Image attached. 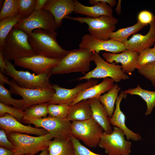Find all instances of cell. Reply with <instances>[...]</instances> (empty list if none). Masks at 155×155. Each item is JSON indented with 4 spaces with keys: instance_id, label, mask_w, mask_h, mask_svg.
I'll return each instance as SVG.
<instances>
[{
    "instance_id": "1",
    "label": "cell",
    "mask_w": 155,
    "mask_h": 155,
    "mask_svg": "<svg viewBox=\"0 0 155 155\" xmlns=\"http://www.w3.org/2000/svg\"><path fill=\"white\" fill-rule=\"evenodd\" d=\"M57 34L55 32L36 29L28 35V40L37 54L61 60L65 55L67 51L58 44Z\"/></svg>"
},
{
    "instance_id": "2",
    "label": "cell",
    "mask_w": 155,
    "mask_h": 155,
    "mask_svg": "<svg viewBox=\"0 0 155 155\" xmlns=\"http://www.w3.org/2000/svg\"><path fill=\"white\" fill-rule=\"evenodd\" d=\"M94 52L79 48L67 51L58 64L49 72L51 75L74 72L84 73L90 70V62L93 61Z\"/></svg>"
},
{
    "instance_id": "3",
    "label": "cell",
    "mask_w": 155,
    "mask_h": 155,
    "mask_svg": "<svg viewBox=\"0 0 155 155\" xmlns=\"http://www.w3.org/2000/svg\"><path fill=\"white\" fill-rule=\"evenodd\" d=\"M6 134L8 139L14 146L13 155H34L48 148L53 138L49 133L38 136L15 132Z\"/></svg>"
},
{
    "instance_id": "4",
    "label": "cell",
    "mask_w": 155,
    "mask_h": 155,
    "mask_svg": "<svg viewBox=\"0 0 155 155\" xmlns=\"http://www.w3.org/2000/svg\"><path fill=\"white\" fill-rule=\"evenodd\" d=\"M28 35L14 27L6 38L3 48L0 49L4 59L10 61L37 55L29 44Z\"/></svg>"
},
{
    "instance_id": "5",
    "label": "cell",
    "mask_w": 155,
    "mask_h": 155,
    "mask_svg": "<svg viewBox=\"0 0 155 155\" xmlns=\"http://www.w3.org/2000/svg\"><path fill=\"white\" fill-rule=\"evenodd\" d=\"M4 59L7 65L5 74L12 78L20 87L29 89L52 87L50 82L49 73L36 75L27 71H18L9 61Z\"/></svg>"
},
{
    "instance_id": "6",
    "label": "cell",
    "mask_w": 155,
    "mask_h": 155,
    "mask_svg": "<svg viewBox=\"0 0 155 155\" xmlns=\"http://www.w3.org/2000/svg\"><path fill=\"white\" fill-rule=\"evenodd\" d=\"M65 18L78 21L81 24H86L88 26V29L90 34L104 40L109 39L110 34L115 30L116 25L118 21L117 19L113 16H102L92 18L67 16Z\"/></svg>"
},
{
    "instance_id": "7",
    "label": "cell",
    "mask_w": 155,
    "mask_h": 155,
    "mask_svg": "<svg viewBox=\"0 0 155 155\" xmlns=\"http://www.w3.org/2000/svg\"><path fill=\"white\" fill-rule=\"evenodd\" d=\"M104 131L92 117L87 120L71 123V135L90 148L98 145Z\"/></svg>"
},
{
    "instance_id": "8",
    "label": "cell",
    "mask_w": 155,
    "mask_h": 155,
    "mask_svg": "<svg viewBox=\"0 0 155 155\" xmlns=\"http://www.w3.org/2000/svg\"><path fill=\"white\" fill-rule=\"evenodd\" d=\"M96 66L84 76L79 78L77 80H88L92 79L110 78L115 82L129 79V76L122 70L121 66L107 62L102 59L99 53H94L93 61Z\"/></svg>"
},
{
    "instance_id": "9",
    "label": "cell",
    "mask_w": 155,
    "mask_h": 155,
    "mask_svg": "<svg viewBox=\"0 0 155 155\" xmlns=\"http://www.w3.org/2000/svg\"><path fill=\"white\" fill-rule=\"evenodd\" d=\"M22 122L44 129L54 139L68 140L71 135V123L66 118L48 116L37 119H24Z\"/></svg>"
},
{
    "instance_id": "10",
    "label": "cell",
    "mask_w": 155,
    "mask_h": 155,
    "mask_svg": "<svg viewBox=\"0 0 155 155\" xmlns=\"http://www.w3.org/2000/svg\"><path fill=\"white\" fill-rule=\"evenodd\" d=\"M125 136L121 129L114 127L111 133H103L98 146L108 155H130L131 143L126 140Z\"/></svg>"
},
{
    "instance_id": "11",
    "label": "cell",
    "mask_w": 155,
    "mask_h": 155,
    "mask_svg": "<svg viewBox=\"0 0 155 155\" xmlns=\"http://www.w3.org/2000/svg\"><path fill=\"white\" fill-rule=\"evenodd\" d=\"M14 28L23 30L28 35L34 30L42 29L55 32L58 28L53 16L43 9L34 10L30 16L17 24Z\"/></svg>"
},
{
    "instance_id": "12",
    "label": "cell",
    "mask_w": 155,
    "mask_h": 155,
    "mask_svg": "<svg viewBox=\"0 0 155 155\" xmlns=\"http://www.w3.org/2000/svg\"><path fill=\"white\" fill-rule=\"evenodd\" d=\"M10 81L9 90L11 94L19 95L22 98L24 110L32 105L47 102L55 93L53 87L45 88L26 89L19 86L13 79Z\"/></svg>"
},
{
    "instance_id": "13",
    "label": "cell",
    "mask_w": 155,
    "mask_h": 155,
    "mask_svg": "<svg viewBox=\"0 0 155 155\" xmlns=\"http://www.w3.org/2000/svg\"><path fill=\"white\" fill-rule=\"evenodd\" d=\"M98 83L97 80L90 79L70 89L62 88L56 84H52L55 93L47 103L48 104H66L69 106L82 92Z\"/></svg>"
},
{
    "instance_id": "14",
    "label": "cell",
    "mask_w": 155,
    "mask_h": 155,
    "mask_svg": "<svg viewBox=\"0 0 155 155\" xmlns=\"http://www.w3.org/2000/svg\"><path fill=\"white\" fill-rule=\"evenodd\" d=\"M60 60L37 54L16 59L14 62L17 66L30 69L37 75H40L49 73L51 69L58 64Z\"/></svg>"
},
{
    "instance_id": "15",
    "label": "cell",
    "mask_w": 155,
    "mask_h": 155,
    "mask_svg": "<svg viewBox=\"0 0 155 155\" xmlns=\"http://www.w3.org/2000/svg\"><path fill=\"white\" fill-rule=\"evenodd\" d=\"M79 46L80 48L87 49L98 53L101 51L118 53L126 49L123 43L111 39L102 40L90 34H86L82 37Z\"/></svg>"
},
{
    "instance_id": "16",
    "label": "cell",
    "mask_w": 155,
    "mask_h": 155,
    "mask_svg": "<svg viewBox=\"0 0 155 155\" xmlns=\"http://www.w3.org/2000/svg\"><path fill=\"white\" fill-rule=\"evenodd\" d=\"M74 1L75 13L92 18L102 16H113V10L110 6L113 3L112 0H89L90 4L93 5L90 6L84 5L77 0Z\"/></svg>"
},
{
    "instance_id": "17",
    "label": "cell",
    "mask_w": 155,
    "mask_h": 155,
    "mask_svg": "<svg viewBox=\"0 0 155 155\" xmlns=\"http://www.w3.org/2000/svg\"><path fill=\"white\" fill-rule=\"evenodd\" d=\"M0 128L6 133L10 132L41 136L49 133L44 129L23 124L11 115L6 114L0 117Z\"/></svg>"
},
{
    "instance_id": "18",
    "label": "cell",
    "mask_w": 155,
    "mask_h": 155,
    "mask_svg": "<svg viewBox=\"0 0 155 155\" xmlns=\"http://www.w3.org/2000/svg\"><path fill=\"white\" fill-rule=\"evenodd\" d=\"M150 25V29L146 34H134L124 43L127 50L140 53L155 43V15Z\"/></svg>"
},
{
    "instance_id": "19",
    "label": "cell",
    "mask_w": 155,
    "mask_h": 155,
    "mask_svg": "<svg viewBox=\"0 0 155 155\" xmlns=\"http://www.w3.org/2000/svg\"><path fill=\"white\" fill-rule=\"evenodd\" d=\"M102 55L108 63H120L122 69L125 73L131 75L136 69L139 55L137 52L126 49L121 53H103Z\"/></svg>"
},
{
    "instance_id": "20",
    "label": "cell",
    "mask_w": 155,
    "mask_h": 155,
    "mask_svg": "<svg viewBox=\"0 0 155 155\" xmlns=\"http://www.w3.org/2000/svg\"><path fill=\"white\" fill-rule=\"evenodd\" d=\"M127 94L122 91L118 96L115 103V108L110 121L111 125L121 129L124 132L127 140L137 141L142 139V137L129 129L125 124V117L121 111L120 105L122 100L126 98Z\"/></svg>"
},
{
    "instance_id": "21",
    "label": "cell",
    "mask_w": 155,
    "mask_h": 155,
    "mask_svg": "<svg viewBox=\"0 0 155 155\" xmlns=\"http://www.w3.org/2000/svg\"><path fill=\"white\" fill-rule=\"evenodd\" d=\"M43 9L52 14L58 27L61 26L63 18L74 12V0H48Z\"/></svg>"
},
{
    "instance_id": "22",
    "label": "cell",
    "mask_w": 155,
    "mask_h": 155,
    "mask_svg": "<svg viewBox=\"0 0 155 155\" xmlns=\"http://www.w3.org/2000/svg\"><path fill=\"white\" fill-rule=\"evenodd\" d=\"M92 111V117L103 128L104 132L111 133L113 131L110 123V119L104 106L98 98L88 99Z\"/></svg>"
},
{
    "instance_id": "23",
    "label": "cell",
    "mask_w": 155,
    "mask_h": 155,
    "mask_svg": "<svg viewBox=\"0 0 155 155\" xmlns=\"http://www.w3.org/2000/svg\"><path fill=\"white\" fill-rule=\"evenodd\" d=\"M114 81L110 78L104 79L100 83L89 88L82 92L69 106H71L83 100L98 98L101 94L108 92L113 86Z\"/></svg>"
},
{
    "instance_id": "24",
    "label": "cell",
    "mask_w": 155,
    "mask_h": 155,
    "mask_svg": "<svg viewBox=\"0 0 155 155\" xmlns=\"http://www.w3.org/2000/svg\"><path fill=\"white\" fill-rule=\"evenodd\" d=\"M91 117L88 100H84L70 106L66 118L70 121H80L88 120Z\"/></svg>"
},
{
    "instance_id": "25",
    "label": "cell",
    "mask_w": 155,
    "mask_h": 155,
    "mask_svg": "<svg viewBox=\"0 0 155 155\" xmlns=\"http://www.w3.org/2000/svg\"><path fill=\"white\" fill-rule=\"evenodd\" d=\"M49 155H74V148L70 139L65 140L54 139L49 144Z\"/></svg>"
},
{
    "instance_id": "26",
    "label": "cell",
    "mask_w": 155,
    "mask_h": 155,
    "mask_svg": "<svg viewBox=\"0 0 155 155\" xmlns=\"http://www.w3.org/2000/svg\"><path fill=\"white\" fill-rule=\"evenodd\" d=\"M124 92L127 94L138 95L145 101L147 105L145 115L150 114L153 109L155 108V91L144 89L138 84L136 88H129Z\"/></svg>"
},
{
    "instance_id": "27",
    "label": "cell",
    "mask_w": 155,
    "mask_h": 155,
    "mask_svg": "<svg viewBox=\"0 0 155 155\" xmlns=\"http://www.w3.org/2000/svg\"><path fill=\"white\" fill-rule=\"evenodd\" d=\"M121 89L117 84H115L110 90L101 95L98 98L104 106L110 118L111 117L114 111L115 104Z\"/></svg>"
},
{
    "instance_id": "28",
    "label": "cell",
    "mask_w": 155,
    "mask_h": 155,
    "mask_svg": "<svg viewBox=\"0 0 155 155\" xmlns=\"http://www.w3.org/2000/svg\"><path fill=\"white\" fill-rule=\"evenodd\" d=\"M145 26L137 22L132 26L121 28L112 32L110 34L109 38L124 43L128 40L129 36L137 33Z\"/></svg>"
},
{
    "instance_id": "29",
    "label": "cell",
    "mask_w": 155,
    "mask_h": 155,
    "mask_svg": "<svg viewBox=\"0 0 155 155\" xmlns=\"http://www.w3.org/2000/svg\"><path fill=\"white\" fill-rule=\"evenodd\" d=\"M24 19L18 14L17 16L4 19L0 22V49L4 47L5 40L14 26Z\"/></svg>"
},
{
    "instance_id": "30",
    "label": "cell",
    "mask_w": 155,
    "mask_h": 155,
    "mask_svg": "<svg viewBox=\"0 0 155 155\" xmlns=\"http://www.w3.org/2000/svg\"><path fill=\"white\" fill-rule=\"evenodd\" d=\"M48 104L47 102H44L27 107L24 110L23 119H37L46 117Z\"/></svg>"
},
{
    "instance_id": "31",
    "label": "cell",
    "mask_w": 155,
    "mask_h": 155,
    "mask_svg": "<svg viewBox=\"0 0 155 155\" xmlns=\"http://www.w3.org/2000/svg\"><path fill=\"white\" fill-rule=\"evenodd\" d=\"M11 93L4 86L0 85V102L4 104L12 105L13 107L24 110L23 99H16L12 98Z\"/></svg>"
},
{
    "instance_id": "32",
    "label": "cell",
    "mask_w": 155,
    "mask_h": 155,
    "mask_svg": "<svg viewBox=\"0 0 155 155\" xmlns=\"http://www.w3.org/2000/svg\"><path fill=\"white\" fill-rule=\"evenodd\" d=\"M18 15V0H5L0 12V20Z\"/></svg>"
},
{
    "instance_id": "33",
    "label": "cell",
    "mask_w": 155,
    "mask_h": 155,
    "mask_svg": "<svg viewBox=\"0 0 155 155\" xmlns=\"http://www.w3.org/2000/svg\"><path fill=\"white\" fill-rule=\"evenodd\" d=\"M70 106L66 104H49V116L61 119L66 118Z\"/></svg>"
},
{
    "instance_id": "34",
    "label": "cell",
    "mask_w": 155,
    "mask_h": 155,
    "mask_svg": "<svg viewBox=\"0 0 155 155\" xmlns=\"http://www.w3.org/2000/svg\"><path fill=\"white\" fill-rule=\"evenodd\" d=\"M37 0H18V14L24 19L30 16L35 10Z\"/></svg>"
},
{
    "instance_id": "35",
    "label": "cell",
    "mask_w": 155,
    "mask_h": 155,
    "mask_svg": "<svg viewBox=\"0 0 155 155\" xmlns=\"http://www.w3.org/2000/svg\"><path fill=\"white\" fill-rule=\"evenodd\" d=\"M138 73L149 80L155 87V61L143 66L137 67Z\"/></svg>"
},
{
    "instance_id": "36",
    "label": "cell",
    "mask_w": 155,
    "mask_h": 155,
    "mask_svg": "<svg viewBox=\"0 0 155 155\" xmlns=\"http://www.w3.org/2000/svg\"><path fill=\"white\" fill-rule=\"evenodd\" d=\"M6 114L11 115L21 122L24 117L23 110L0 102V116Z\"/></svg>"
},
{
    "instance_id": "37",
    "label": "cell",
    "mask_w": 155,
    "mask_h": 155,
    "mask_svg": "<svg viewBox=\"0 0 155 155\" xmlns=\"http://www.w3.org/2000/svg\"><path fill=\"white\" fill-rule=\"evenodd\" d=\"M139 53L136 68L155 61V53L152 48L146 49Z\"/></svg>"
},
{
    "instance_id": "38",
    "label": "cell",
    "mask_w": 155,
    "mask_h": 155,
    "mask_svg": "<svg viewBox=\"0 0 155 155\" xmlns=\"http://www.w3.org/2000/svg\"><path fill=\"white\" fill-rule=\"evenodd\" d=\"M70 139L73 143L74 148V155H104L96 154L84 146L77 139L72 135Z\"/></svg>"
},
{
    "instance_id": "39",
    "label": "cell",
    "mask_w": 155,
    "mask_h": 155,
    "mask_svg": "<svg viewBox=\"0 0 155 155\" xmlns=\"http://www.w3.org/2000/svg\"><path fill=\"white\" fill-rule=\"evenodd\" d=\"M154 15L149 11H142L138 14L137 22L145 26L150 24L152 22L153 19Z\"/></svg>"
},
{
    "instance_id": "40",
    "label": "cell",
    "mask_w": 155,
    "mask_h": 155,
    "mask_svg": "<svg viewBox=\"0 0 155 155\" xmlns=\"http://www.w3.org/2000/svg\"><path fill=\"white\" fill-rule=\"evenodd\" d=\"M0 145L8 149L13 151L14 146L8 139L4 130H0Z\"/></svg>"
},
{
    "instance_id": "41",
    "label": "cell",
    "mask_w": 155,
    "mask_h": 155,
    "mask_svg": "<svg viewBox=\"0 0 155 155\" xmlns=\"http://www.w3.org/2000/svg\"><path fill=\"white\" fill-rule=\"evenodd\" d=\"M0 71L3 74H5V71L7 68V65L4 60L1 52L0 51Z\"/></svg>"
},
{
    "instance_id": "42",
    "label": "cell",
    "mask_w": 155,
    "mask_h": 155,
    "mask_svg": "<svg viewBox=\"0 0 155 155\" xmlns=\"http://www.w3.org/2000/svg\"><path fill=\"white\" fill-rule=\"evenodd\" d=\"M10 83V81L9 80L8 77L0 71V85L4 86L5 84H6L9 86Z\"/></svg>"
},
{
    "instance_id": "43",
    "label": "cell",
    "mask_w": 155,
    "mask_h": 155,
    "mask_svg": "<svg viewBox=\"0 0 155 155\" xmlns=\"http://www.w3.org/2000/svg\"><path fill=\"white\" fill-rule=\"evenodd\" d=\"M48 0H37L35 7V10L43 9Z\"/></svg>"
},
{
    "instance_id": "44",
    "label": "cell",
    "mask_w": 155,
    "mask_h": 155,
    "mask_svg": "<svg viewBox=\"0 0 155 155\" xmlns=\"http://www.w3.org/2000/svg\"><path fill=\"white\" fill-rule=\"evenodd\" d=\"M0 155H13V151L0 146Z\"/></svg>"
},
{
    "instance_id": "45",
    "label": "cell",
    "mask_w": 155,
    "mask_h": 155,
    "mask_svg": "<svg viewBox=\"0 0 155 155\" xmlns=\"http://www.w3.org/2000/svg\"><path fill=\"white\" fill-rule=\"evenodd\" d=\"M121 0H118L117 7L115 9L116 13L118 15L120 14L121 13Z\"/></svg>"
},
{
    "instance_id": "46",
    "label": "cell",
    "mask_w": 155,
    "mask_h": 155,
    "mask_svg": "<svg viewBox=\"0 0 155 155\" xmlns=\"http://www.w3.org/2000/svg\"><path fill=\"white\" fill-rule=\"evenodd\" d=\"M38 155H49V152L48 148L45 149L42 151Z\"/></svg>"
},
{
    "instance_id": "47",
    "label": "cell",
    "mask_w": 155,
    "mask_h": 155,
    "mask_svg": "<svg viewBox=\"0 0 155 155\" xmlns=\"http://www.w3.org/2000/svg\"><path fill=\"white\" fill-rule=\"evenodd\" d=\"M153 49V50L155 53V43L154 44V47L153 48H152Z\"/></svg>"
},
{
    "instance_id": "48",
    "label": "cell",
    "mask_w": 155,
    "mask_h": 155,
    "mask_svg": "<svg viewBox=\"0 0 155 155\" xmlns=\"http://www.w3.org/2000/svg\"><path fill=\"white\" fill-rule=\"evenodd\" d=\"M28 155V154H23V155Z\"/></svg>"
}]
</instances>
